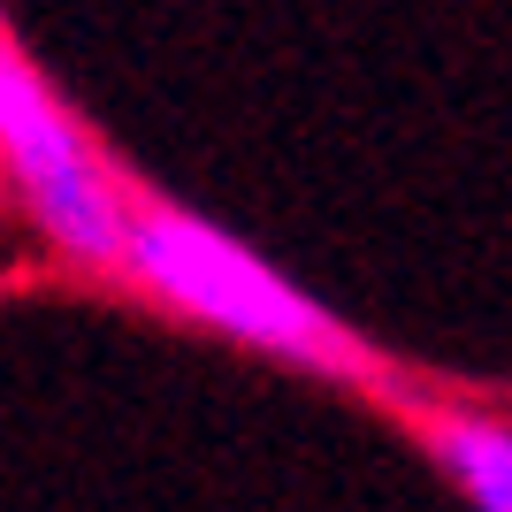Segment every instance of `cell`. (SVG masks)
Instances as JSON below:
<instances>
[{"label":"cell","mask_w":512,"mask_h":512,"mask_svg":"<svg viewBox=\"0 0 512 512\" xmlns=\"http://www.w3.org/2000/svg\"><path fill=\"white\" fill-rule=\"evenodd\" d=\"M123 268L146 283L153 299H169L176 314L207 321V329L253 344V352H276V360H299V367H329V375L367 367L360 337L329 306H314L253 245H237L230 230H214V222L169 207V199H130Z\"/></svg>","instance_id":"6da1fadb"},{"label":"cell","mask_w":512,"mask_h":512,"mask_svg":"<svg viewBox=\"0 0 512 512\" xmlns=\"http://www.w3.org/2000/svg\"><path fill=\"white\" fill-rule=\"evenodd\" d=\"M0 153L16 192L31 199L39 230L77 260H123L130 245V199H115V184L100 176L85 130L62 115V100L39 85V69L23 62V39H8L0 54Z\"/></svg>","instance_id":"7a4b0ae2"},{"label":"cell","mask_w":512,"mask_h":512,"mask_svg":"<svg viewBox=\"0 0 512 512\" xmlns=\"http://www.w3.org/2000/svg\"><path fill=\"white\" fill-rule=\"evenodd\" d=\"M428 451H436V467L474 497V512H512V421L436 413V421H428Z\"/></svg>","instance_id":"3957f363"}]
</instances>
